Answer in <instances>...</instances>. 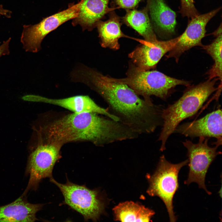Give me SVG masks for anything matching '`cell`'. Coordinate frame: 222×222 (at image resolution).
Listing matches in <instances>:
<instances>
[{
    "mask_svg": "<svg viewBox=\"0 0 222 222\" xmlns=\"http://www.w3.org/2000/svg\"><path fill=\"white\" fill-rule=\"evenodd\" d=\"M79 76L80 81L93 86L110 113L138 134L152 133L158 125L161 111L158 106L140 98L127 85L86 67L81 69Z\"/></svg>",
    "mask_w": 222,
    "mask_h": 222,
    "instance_id": "cell-1",
    "label": "cell"
},
{
    "mask_svg": "<svg viewBox=\"0 0 222 222\" xmlns=\"http://www.w3.org/2000/svg\"><path fill=\"white\" fill-rule=\"evenodd\" d=\"M43 129L47 142L61 146L68 142L84 141L102 146L133 139L135 135L131 129L121 122L92 113L68 114Z\"/></svg>",
    "mask_w": 222,
    "mask_h": 222,
    "instance_id": "cell-2",
    "label": "cell"
},
{
    "mask_svg": "<svg viewBox=\"0 0 222 222\" xmlns=\"http://www.w3.org/2000/svg\"><path fill=\"white\" fill-rule=\"evenodd\" d=\"M217 79L206 81L190 87L174 104L161 112L163 124L158 140L161 142L160 150L166 149V141L182 120L196 113L209 96L216 89L215 85Z\"/></svg>",
    "mask_w": 222,
    "mask_h": 222,
    "instance_id": "cell-3",
    "label": "cell"
},
{
    "mask_svg": "<svg viewBox=\"0 0 222 222\" xmlns=\"http://www.w3.org/2000/svg\"><path fill=\"white\" fill-rule=\"evenodd\" d=\"M110 78L127 85L149 102H152L150 97L151 95L165 99L176 86L190 85L189 81L170 77L159 71L142 70L136 67L130 69L125 78Z\"/></svg>",
    "mask_w": 222,
    "mask_h": 222,
    "instance_id": "cell-4",
    "label": "cell"
},
{
    "mask_svg": "<svg viewBox=\"0 0 222 222\" xmlns=\"http://www.w3.org/2000/svg\"><path fill=\"white\" fill-rule=\"evenodd\" d=\"M188 162V159L179 163L172 164L162 155L154 173L151 175H147L149 186L147 192L150 196H157L162 200L171 222L177 220L174 211L173 198L179 188L178 174L181 169Z\"/></svg>",
    "mask_w": 222,
    "mask_h": 222,
    "instance_id": "cell-5",
    "label": "cell"
},
{
    "mask_svg": "<svg viewBox=\"0 0 222 222\" xmlns=\"http://www.w3.org/2000/svg\"><path fill=\"white\" fill-rule=\"evenodd\" d=\"M64 184L59 183L53 177L50 181L60 189L64 196L63 204L67 205L81 214L84 220L96 221L103 212L104 205L98 191L85 185L70 182L67 178Z\"/></svg>",
    "mask_w": 222,
    "mask_h": 222,
    "instance_id": "cell-6",
    "label": "cell"
},
{
    "mask_svg": "<svg viewBox=\"0 0 222 222\" xmlns=\"http://www.w3.org/2000/svg\"><path fill=\"white\" fill-rule=\"evenodd\" d=\"M199 137L197 143L189 140L183 142L187 149L189 167L188 178L184 183L189 185L191 183H196L199 188L203 189L210 195L212 193L208 190L205 184V176L211 163L221 153L217 151V146L210 147L208 145L207 139L204 137Z\"/></svg>",
    "mask_w": 222,
    "mask_h": 222,
    "instance_id": "cell-7",
    "label": "cell"
},
{
    "mask_svg": "<svg viewBox=\"0 0 222 222\" xmlns=\"http://www.w3.org/2000/svg\"><path fill=\"white\" fill-rule=\"evenodd\" d=\"M82 1L45 18L37 24L24 25L21 41L25 50L32 52L39 51L42 40L48 33L65 22L77 17Z\"/></svg>",
    "mask_w": 222,
    "mask_h": 222,
    "instance_id": "cell-8",
    "label": "cell"
},
{
    "mask_svg": "<svg viewBox=\"0 0 222 222\" xmlns=\"http://www.w3.org/2000/svg\"><path fill=\"white\" fill-rule=\"evenodd\" d=\"M61 146L47 143L38 146L30 154L26 171L30 179L26 191L37 189L43 179L52 177L54 166L60 158Z\"/></svg>",
    "mask_w": 222,
    "mask_h": 222,
    "instance_id": "cell-9",
    "label": "cell"
},
{
    "mask_svg": "<svg viewBox=\"0 0 222 222\" xmlns=\"http://www.w3.org/2000/svg\"><path fill=\"white\" fill-rule=\"evenodd\" d=\"M220 9L219 8L205 14H199L191 18L185 30L177 37L176 43L168 52L166 57L174 58L178 62L181 55L185 51L195 46L202 47L201 40L205 35L206 26Z\"/></svg>",
    "mask_w": 222,
    "mask_h": 222,
    "instance_id": "cell-10",
    "label": "cell"
},
{
    "mask_svg": "<svg viewBox=\"0 0 222 222\" xmlns=\"http://www.w3.org/2000/svg\"><path fill=\"white\" fill-rule=\"evenodd\" d=\"M142 44L129 54L138 69L148 70L153 68L162 57L171 51L177 41V37L166 41L137 39Z\"/></svg>",
    "mask_w": 222,
    "mask_h": 222,
    "instance_id": "cell-11",
    "label": "cell"
},
{
    "mask_svg": "<svg viewBox=\"0 0 222 222\" xmlns=\"http://www.w3.org/2000/svg\"><path fill=\"white\" fill-rule=\"evenodd\" d=\"M174 132L186 136L215 138L218 146L222 143L221 110L218 109L197 121L177 126Z\"/></svg>",
    "mask_w": 222,
    "mask_h": 222,
    "instance_id": "cell-12",
    "label": "cell"
},
{
    "mask_svg": "<svg viewBox=\"0 0 222 222\" xmlns=\"http://www.w3.org/2000/svg\"><path fill=\"white\" fill-rule=\"evenodd\" d=\"M34 101L41 102L57 105L68 109L75 113H92L105 115L116 121L118 118L110 113L108 109L98 105L89 96L78 95L58 99L49 98L34 95Z\"/></svg>",
    "mask_w": 222,
    "mask_h": 222,
    "instance_id": "cell-13",
    "label": "cell"
},
{
    "mask_svg": "<svg viewBox=\"0 0 222 222\" xmlns=\"http://www.w3.org/2000/svg\"><path fill=\"white\" fill-rule=\"evenodd\" d=\"M42 204H32L20 197L8 204L0 206V222H34L36 214L41 209Z\"/></svg>",
    "mask_w": 222,
    "mask_h": 222,
    "instance_id": "cell-14",
    "label": "cell"
},
{
    "mask_svg": "<svg viewBox=\"0 0 222 222\" xmlns=\"http://www.w3.org/2000/svg\"><path fill=\"white\" fill-rule=\"evenodd\" d=\"M109 0H82L73 24H79L84 29H91L105 14L118 9L109 8Z\"/></svg>",
    "mask_w": 222,
    "mask_h": 222,
    "instance_id": "cell-15",
    "label": "cell"
},
{
    "mask_svg": "<svg viewBox=\"0 0 222 222\" xmlns=\"http://www.w3.org/2000/svg\"><path fill=\"white\" fill-rule=\"evenodd\" d=\"M113 210L115 220L122 222H149L155 214L153 210L131 201L120 203Z\"/></svg>",
    "mask_w": 222,
    "mask_h": 222,
    "instance_id": "cell-16",
    "label": "cell"
},
{
    "mask_svg": "<svg viewBox=\"0 0 222 222\" xmlns=\"http://www.w3.org/2000/svg\"><path fill=\"white\" fill-rule=\"evenodd\" d=\"M148 8L151 18L158 28L166 32H174L176 13L163 0H149Z\"/></svg>",
    "mask_w": 222,
    "mask_h": 222,
    "instance_id": "cell-17",
    "label": "cell"
},
{
    "mask_svg": "<svg viewBox=\"0 0 222 222\" xmlns=\"http://www.w3.org/2000/svg\"><path fill=\"white\" fill-rule=\"evenodd\" d=\"M102 47L118 49V39L125 36L121 31L119 18L112 15L108 20L98 21L96 24Z\"/></svg>",
    "mask_w": 222,
    "mask_h": 222,
    "instance_id": "cell-18",
    "label": "cell"
},
{
    "mask_svg": "<svg viewBox=\"0 0 222 222\" xmlns=\"http://www.w3.org/2000/svg\"><path fill=\"white\" fill-rule=\"evenodd\" d=\"M124 20L127 25L143 36L145 40H151L157 39L146 10H128Z\"/></svg>",
    "mask_w": 222,
    "mask_h": 222,
    "instance_id": "cell-19",
    "label": "cell"
},
{
    "mask_svg": "<svg viewBox=\"0 0 222 222\" xmlns=\"http://www.w3.org/2000/svg\"><path fill=\"white\" fill-rule=\"evenodd\" d=\"M216 39L210 44L202 46L207 53L212 58L214 64L208 72L209 79L216 77L222 81V34L216 36Z\"/></svg>",
    "mask_w": 222,
    "mask_h": 222,
    "instance_id": "cell-20",
    "label": "cell"
},
{
    "mask_svg": "<svg viewBox=\"0 0 222 222\" xmlns=\"http://www.w3.org/2000/svg\"><path fill=\"white\" fill-rule=\"evenodd\" d=\"M181 8L180 12L183 15H187L194 13L196 10L193 0H180Z\"/></svg>",
    "mask_w": 222,
    "mask_h": 222,
    "instance_id": "cell-21",
    "label": "cell"
},
{
    "mask_svg": "<svg viewBox=\"0 0 222 222\" xmlns=\"http://www.w3.org/2000/svg\"><path fill=\"white\" fill-rule=\"evenodd\" d=\"M141 0H116L117 7L130 9L135 7Z\"/></svg>",
    "mask_w": 222,
    "mask_h": 222,
    "instance_id": "cell-22",
    "label": "cell"
},
{
    "mask_svg": "<svg viewBox=\"0 0 222 222\" xmlns=\"http://www.w3.org/2000/svg\"><path fill=\"white\" fill-rule=\"evenodd\" d=\"M11 40L10 38L0 45V57L4 55H8L10 53L9 50V43Z\"/></svg>",
    "mask_w": 222,
    "mask_h": 222,
    "instance_id": "cell-23",
    "label": "cell"
},
{
    "mask_svg": "<svg viewBox=\"0 0 222 222\" xmlns=\"http://www.w3.org/2000/svg\"><path fill=\"white\" fill-rule=\"evenodd\" d=\"M222 34V25L221 24L220 27L212 34L215 36Z\"/></svg>",
    "mask_w": 222,
    "mask_h": 222,
    "instance_id": "cell-24",
    "label": "cell"
}]
</instances>
